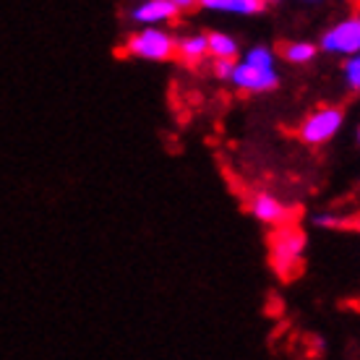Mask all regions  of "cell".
<instances>
[{"label":"cell","instance_id":"obj_10","mask_svg":"<svg viewBox=\"0 0 360 360\" xmlns=\"http://www.w3.org/2000/svg\"><path fill=\"white\" fill-rule=\"evenodd\" d=\"M207 47H209V55H214V58H235L238 55L235 39L222 34V32H212L207 37Z\"/></svg>","mask_w":360,"mask_h":360},{"label":"cell","instance_id":"obj_12","mask_svg":"<svg viewBox=\"0 0 360 360\" xmlns=\"http://www.w3.org/2000/svg\"><path fill=\"white\" fill-rule=\"evenodd\" d=\"M245 60L253 65H262V68H274V53L266 47H253L251 53L245 55Z\"/></svg>","mask_w":360,"mask_h":360},{"label":"cell","instance_id":"obj_7","mask_svg":"<svg viewBox=\"0 0 360 360\" xmlns=\"http://www.w3.org/2000/svg\"><path fill=\"white\" fill-rule=\"evenodd\" d=\"M251 212L253 217H259L262 222H269V225H282L290 217V212L282 207V201H277L269 193H259V196L251 201Z\"/></svg>","mask_w":360,"mask_h":360},{"label":"cell","instance_id":"obj_6","mask_svg":"<svg viewBox=\"0 0 360 360\" xmlns=\"http://www.w3.org/2000/svg\"><path fill=\"white\" fill-rule=\"evenodd\" d=\"M175 13H178V8L172 6L170 0H144L141 6L134 8V21L144 24V27H157V24L172 21Z\"/></svg>","mask_w":360,"mask_h":360},{"label":"cell","instance_id":"obj_1","mask_svg":"<svg viewBox=\"0 0 360 360\" xmlns=\"http://www.w3.org/2000/svg\"><path fill=\"white\" fill-rule=\"evenodd\" d=\"M303 245H306V238L295 227H282L274 233V238H271V266L279 277L288 279L295 274L300 256H303Z\"/></svg>","mask_w":360,"mask_h":360},{"label":"cell","instance_id":"obj_13","mask_svg":"<svg viewBox=\"0 0 360 360\" xmlns=\"http://www.w3.org/2000/svg\"><path fill=\"white\" fill-rule=\"evenodd\" d=\"M345 76H347V84H350L352 89H360V55L358 53L345 63Z\"/></svg>","mask_w":360,"mask_h":360},{"label":"cell","instance_id":"obj_4","mask_svg":"<svg viewBox=\"0 0 360 360\" xmlns=\"http://www.w3.org/2000/svg\"><path fill=\"white\" fill-rule=\"evenodd\" d=\"M321 47L326 53L355 55L360 53V16L345 18L337 27H332L321 39Z\"/></svg>","mask_w":360,"mask_h":360},{"label":"cell","instance_id":"obj_11","mask_svg":"<svg viewBox=\"0 0 360 360\" xmlns=\"http://www.w3.org/2000/svg\"><path fill=\"white\" fill-rule=\"evenodd\" d=\"M282 55L290 63H311L316 55V47L311 42H290L282 47Z\"/></svg>","mask_w":360,"mask_h":360},{"label":"cell","instance_id":"obj_14","mask_svg":"<svg viewBox=\"0 0 360 360\" xmlns=\"http://www.w3.org/2000/svg\"><path fill=\"white\" fill-rule=\"evenodd\" d=\"M235 63L233 58H214V76L217 79H230Z\"/></svg>","mask_w":360,"mask_h":360},{"label":"cell","instance_id":"obj_2","mask_svg":"<svg viewBox=\"0 0 360 360\" xmlns=\"http://www.w3.org/2000/svg\"><path fill=\"white\" fill-rule=\"evenodd\" d=\"M126 50L141 60H170L175 55V39L157 27H144L128 37Z\"/></svg>","mask_w":360,"mask_h":360},{"label":"cell","instance_id":"obj_17","mask_svg":"<svg viewBox=\"0 0 360 360\" xmlns=\"http://www.w3.org/2000/svg\"><path fill=\"white\" fill-rule=\"evenodd\" d=\"M264 3H269V0H264Z\"/></svg>","mask_w":360,"mask_h":360},{"label":"cell","instance_id":"obj_15","mask_svg":"<svg viewBox=\"0 0 360 360\" xmlns=\"http://www.w3.org/2000/svg\"><path fill=\"white\" fill-rule=\"evenodd\" d=\"M170 3L178 11H186V8H191V6H196V0H170Z\"/></svg>","mask_w":360,"mask_h":360},{"label":"cell","instance_id":"obj_9","mask_svg":"<svg viewBox=\"0 0 360 360\" xmlns=\"http://www.w3.org/2000/svg\"><path fill=\"white\" fill-rule=\"evenodd\" d=\"M175 53L180 55V60H183V63H188V65L201 63V60L207 58V53H209L207 37L193 34V37H186V39H180V42H175Z\"/></svg>","mask_w":360,"mask_h":360},{"label":"cell","instance_id":"obj_8","mask_svg":"<svg viewBox=\"0 0 360 360\" xmlns=\"http://www.w3.org/2000/svg\"><path fill=\"white\" fill-rule=\"evenodd\" d=\"M201 8L207 11H225V13H262L264 11V0H196Z\"/></svg>","mask_w":360,"mask_h":360},{"label":"cell","instance_id":"obj_16","mask_svg":"<svg viewBox=\"0 0 360 360\" xmlns=\"http://www.w3.org/2000/svg\"><path fill=\"white\" fill-rule=\"evenodd\" d=\"M358 139H360V131H358Z\"/></svg>","mask_w":360,"mask_h":360},{"label":"cell","instance_id":"obj_3","mask_svg":"<svg viewBox=\"0 0 360 360\" xmlns=\"http://www.w3.org/2000/svg\"><path fill=\"white\" fill-rule=\"evenodd\" d=\"M342 120H345L342 110H337V108L316 110L314 115L300 126V139H303L306 144H324L326 139H332V136L340 131Z\"/></svg>","mask_w":360,"mask_h":360},{"label":"cell","instance_id":"obj_5","mask_svg":"<svg viewBox=\"0 0 360 360\" xmlns=\"http://www.w3.org/2000/svg\"><path fill=\"white\" fill-rule=\"evenodd\" d=\"M230 82L240 91H269L277 86L279 79L274 68H262V65H253L248 60H243V63H238L233 68Z\"/></svg>","mask_w":360,"mask_h":360}]
</instances>
